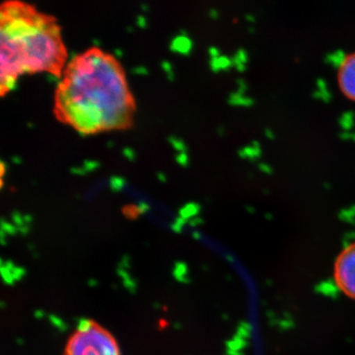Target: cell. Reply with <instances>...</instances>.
<instances>
[{
  "mask_svg": "<svg viewBox=\"0 0 355 355\" xmlns=\"http://www.w3.org/2000/svg\"><path fill=\"white\" fill-rule=\"evenodd\" d=\"M57 110L81 133L125 127L133 102L120 64L99 50L72 58L58 85Z\"/></svg>",
  "mask_w": 355,
  "mask_h": 355,
  "instance_id": "obj_1",
  "label": "cell"
},
{
  "mask_svg": "<svg viewBox=\"0 0 355 355\" xmlns=\"http://www.w3.org/2000/svg\"><path fill=\"white\" fill-rule=\"evenodd\" d=\"M1 92L17 77L32 72H57L64 64L60 29L50 17L31 7L6 3L1 9Z\"/></svg>",
  "mask_w": 355,
  "mask_h": 355,
  "instance_id": "obj_2",
  "label": "cell"
},
{
  "mask_svg": "<svg viewBox=\"0 0 355 355\" xmlns=\"http://www.w3.org/2000/svg\"><path fill=\"white\" fill-rule=\"evenodd\" d=\"M64 355H121L116 338L93 320L79 322L65 345Z\"/></svg>",
  "mask_w": 355,
  "mask_h": 355,
  "instance_id": "obj_3",
  "label": "cell"
},
{
  "mask_svg": "<svg viewBox=\"0 0 355 355\" xmlns=\"http://www.w3.org/2000/svg\"><path fill=\"white\" fill-rule=\"evenodd\" d=\"M338 88L345 98L355 102V51L345 55L336 71Z\"/></svg>",
  "mask_w": 355,
  "mask_h": 355,
  "instance_id": "obj_5",
  "label": "cell"
},
{
  "mask_svg": "<svg viewBox=\"0 0 355 355\" xmlns=\"http://www.w3.org/2000/svg\"><path fill=\"white\" fill-rule=\"evenodd\" d=\"M336 286L347 296L355 299V243L338 254L334 268Z\"/></svg>",
  "mask_w": 355,
  "mask_h": 355,
  "instance_id": "obj_4",
  "label": "cell"
}]
</instances>
